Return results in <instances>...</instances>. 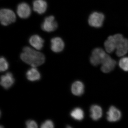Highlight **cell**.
<instances>
[{"mask_svg": "<svg viewBox=\"0 0 128 128\" xmlns=\"http://www.w3.org/2000/svg\"><path fill=\"white\" fill-rule=\"evenodd\" d=\"M42 128H54V124L52 121L50 120H46L42 124Z\"/></svg>", "mask_w": 128, "mask_h": 128, "instance_id": "cell-21", "label": "cell"}, {"mask_svg": "<svg viewBox=\"0 0 128 128\" xmlns=\"http://www.w3.org/2000/svg\"><path fill=\"white\" fill-rule=\"evenodd\" d=\"M107 54L102 48L94 49L90 58V62L94 66H98L102 64Z\"/></svg>", "mask_w": 128, "mask_h": 128, "instance_id": "cell-3", "label": "cell"}, {"mask_svg": "<svg viewBox=\"0 0 128 128\" xmlns=\"http://www.w3.org/2000/svg\"><path fill=\"white\" fill-rule=\"evenodd\" d=\"M29 43L30 45L34 48L40 50L43 48L44 41L38 35H34L30 38Z\"/></svg>", "mask_w": 128, "mask_h": 128, "instance_id": "cell-14", "label": "cell"}, {"mask_svg": "<svg viewBox=\"0 0 128 128\" xmlns=\"http://www.w3.org/2000/svg\"><path fill=\"white\" fill-rule=\"evenodd\" d=\"M116 54L118 57L124 56L128 52V39L122 36L118 41L116 48Z\"/></svg>", "mask_w": 128, "mask_h": 128, "instance_id": "cell-7", "label": "cell"}, {"mask_svg": "<svg viewBox=\"0 0 128 128\" xmlns=\"http://www.w3.org/2000/svg\"><path fill=\"white\" fill-rule=\"evenodd\" d=\"M20 58L23 62L34 67L42 65L45 60L43 54L28 47L24 48Z\"/></svg>", "mask_w": 128, "mask_h": 128, "instance_id": "cell-1", "label": "cell"}, {"mask_svg": "<svg viewBox=\"0 0 128 128\" xmlns=\"http://www.w3.org/2000/svg\"><path fill=\"white\" fill-rule=\"evenodd\" d=\"M9 64L4 57H1L0 59V70L1 72L6 71L9 68Z\"/></svg>", "mask_w": 128, "mask_h": 128, "instance_id": "cell-20", "label": "cell"}, {"mask_svg": "<svg viewBox=\"0 0 128 128\" xmlns=\"http://www.w3.org/2000/svg\"><path fill=\"white\" fill-rule=\"evenodd\" d=\"M26 126L28 128H38V125L35 121L34 120H28L26 122Z\"/></svg>", "mask_w": 128, "mask_h": 128, "instance_id": "cell-22", "label": "cell"}, {"mask_svg": "<svg viewBox=\"0 0 128 128\" xmlns=\"http://www.w3.org/2000/svg\"><path fill=\"white\" fill-rule=\"evenodd\" d=\"M58 24L55 20V18L50 16L46 18L41 25L42 29L44 32H50L57 29Z\"/></svg>", "mask_w": 128, "mask_h": 128, "instance_id": "cell-6", "label": "cell"}, {"mask_svg": "<svg viewBox=\"0 0 128 128\" xmlns=\"http://www.w3.org/2000/svg\"><path fill=\"white\" fill-rule=\"evenodd\" d=\"M71 90L72 93L74 96H82L84 91V86L81 82L79 81L76 82L72 86Z\"/></svg>", "mask_w": 128, "mask_h": 128, "instance_id": "cell-16", "label": "cell"}, {"mask_svg": "<svg viewBox=\"0 0 128 128\" xmlns=\"http://www.w3.org/2000/svg\"><path fill=\"white\" fill-rule=\"evenodd\" d=\"M26 76L28 80L31 82L38 80L41 78L39 71L34 67H33L27 72Z\"/></svg>", "mask_w": 128, "mask_h": 128, "instance_id": "cell-17", "label": "cell"}, {"mask_svg": "<svg viewBox=\"0 0 128 128\" xmlns=\"http://www.w3.org/2000/svg\"><path fill=\"white\" fill-rule=\"evenodd\" d=\"M0 20L2 25L8 26L16 22V14L10 9H1L0 12Z\"/></svg>", "mask_w": 128, "mask_h": 128, "instance_id": "cell-2", "label": "cell"}, {"mask_svg": "<svg viewBox=\"0 0 128 128\" xmlns=\"http://www.w3.org/2000/svg\"><path fill=\"white\" fill-rule=\"evenodd\" d=\"M122 36L121 34H117L108 37L104 43L105 50L108 53L110 54L116 50L118 41Z\"/></svg>", "mask_w": 128, "mask_h": 128, "instance_id": "cell-5", "label": "cell"}, {"mask_svg": "<svg viewBox=\"0 0 128 128\" xmlns=\"http://www.w3.org/2000/svg\"><path fill=\"white\" fill-rule=\"evenodd\" d=\"M70 114L72 118L76 121H82L84 117V111L80 108H76L73 109Z\"/></svg>", "mask_w": 128, "mask_h": 128, "instance_id": "cell-18", "label": "cell"}, {"mask_svg": "<svg viewBox=\"0 0 128 128\" xmlns=\"http://www.w3.org/2000/svg\"><path fill=\"white\" fill-rule=\"evenodd\" d=\"M101 70L104 73H107L112 71L116 64V62L112 59L108 54H107L102 63Z\"/></svg>", "mask_w": 128, "mask_h": 128, "instance_id": "cell-8", "label": "cell"}, {"mask_svg": "<svg viewBox=\"0 0 128 128\" xmlns=\"http://www.w3.org/2000/svg\"><path fill=\"white\" fill-rule=\"evenodd\" d=\"M15 80L12 73L8 72L1 77V85L5 89H8L14 84Z\"/></svg>", "mask_w": 128, "mask_h": 128, "instance_id": "cell-12", "label": "cell"}, {"mask_svg": "<svg viewBox=\"0 0 128 128\" xmlns=\"http://www.w3.org/2000/svg\"><path fill=\"white\" fill-rule=\"evenodd\" d=\"M107 114V119L111 122L119 121L122 117V114L120 110L114 106L110 107Z\"/></svg>", "mask_w": 128, "mask_h": 128, "instance_id": "cell-10", "label": "cell"}, {"mask_svg": "<svg viewBox=\"0 0 128 128\" xmlns=\"http://www.w3.org/2000/svg\"><path fill=\"white\" fill-rule=\"evenodd\" d=\"M48 4L44 0H35L33 3L34 10L38 14H43L46 12Z\"/></svg>", "mask_w": 128, "mask_h": 128, "instance_id": "cell-13", "label": "cell"}, {"mask_svg": "<svg viewBox=\"0 0 128 128\" xmlns=\"http://www.w3.org/2000/svg\"><path fill=\"white\" fill-rule=\"evenodd\" d=\"M105 19V16L102 13L94 12L89 16L88 23L92 27L99 28L102 26Z\"/></svg>", "mask_w": 128, "mask_h": 128, "instance_id": "cell-4", "label": "cell"}, {"mask_svg": "<svg viewBox=\"0 0 128 128\" xmlns=\"http://www.w3.org/2000/svg\"><path fill=\"white\" fill-rule=\"evenodd\" d=\"M31 8L27 3L22 2L18 6L17 13L19 17L25 19L29 18L31 15Z\"/></svg>", "mask_w": 128, "mask_h": 128, "instance_id": "cell-9", "label": "cell"}, {"mask_svg": "<svg viewBox=\"0 0 128 128\" xmlns=\"http://www.w3.org/2000/svg\"><path fill=\"white\" fill-rule=\"evenodd\" d=\"M90 117L94 121L99 120L102 116V108L98 105H93L90 108Z\"/></svg>", "mask_w": 128, "mask_h": 128, "instance_id": "cell-15", "label": "cell"}, {"mask_svg": "<svg viewBox=\"0 0 128 128\" xmlns=\"http://www.w3.org/2000/svg\"><path fill=\"white\" fill-rule=\"evenodd\" d=\"M119 65L124 71L128 72V57L122 58L120 60Z\"/></svg>", "mask_w": 128, "mask_h": 128, "instance_id": "cell-19", "label": "cell"}, {"mask_svg": "<svg viewBox=\"0 0 128 128\" xmlns=\"http://www.w3.org/2000/svg\"><path fill=\"white\" fill-rule=\"evenodd\" d=\"M65 44L62 39L59 37L54 38L51 40V48L53 52L59 53L64 48Z\"/></svg>", "mask_w": 128, "mask_h": 128, "instance_id": "cell-11", "label": "cell"}]
</instances>
